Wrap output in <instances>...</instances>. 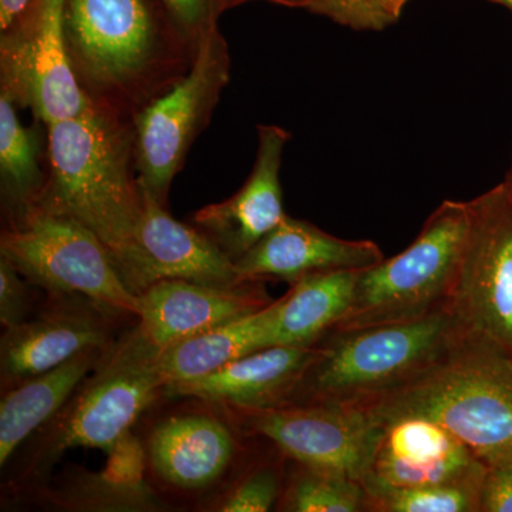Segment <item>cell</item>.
<instances>
[{
  "label": "cell",
  "instance_id": "obj_1",
  "mask_svg": "<svg viewBox=\"0 0 512 512\" xmlns=\"http://www.w3.org/2000/svg\"><path fill=\"white\" fill-rule=\"evenodd\" d=\"M45 127L46 184L35 210L64 215L90 229L131 292L140 295L151 282L137 241L143 194L133 119L90 103L79 116Z\"/></svg>",
  "mask_w": 512,
  "mask_h": 512
},
{
  "label": "cell",
  "instance_id": "obj_2",
  "mask_svg": "<svg viewBox=\"0 0 512 512\" xmlns=\"http://www.w3.org/2000/svg\"><path fill=\"white\" fill-rule=\"evenodd\" d=\"M63 33L84 96L133 120L190 73L200 49L161 0H64Z\"/></svg>",
  "mask_w": 512,
  "mask_h": 512
},
{
  "label": "cell",
  "instance_id": "obj_3",
  "mask_svg": "<svg viewBox=\"0 0 512 512\" xmlns=\"http://www.w3.org/2000/svg\"><path fill=\"white\" fill-rule=\"evenodd\" d=\"M357 406L383 426L406 417L433 421L488 466L512 453V356L466 330L419 376Z\"/></svg>",
  "mask_w": 512,
  "mask_h": 512
},
{
  "label": "cell",
  "instance_id": "obj_4",
  "mask_svg": "<svg viewBox=\"0 0 512 512\" xmlns=\"http://www.w3.org/2000/svg\"><path fill=\"white\" fill-rule=\"evenodd\" d=\"M156 355L137 329L111 343L60 412L33 434L10 481L13 490L39 488L69 450L97 448L110 456L126 443L138 417L165 396Z\"/></svg>",
  "mask_w": 512,
  "mask_h": 512
},
{
  "label": "cell",
  "instance_id": "obj_5",
  "mask_svg": "<svg viewBox=\"0 0 512 512\" xmlns=\"http://www.w3.org/2000/svg\"><path fill=\"white\" fill-rule=\"evenodd\" d=\"M466 330L446 306L421 318L330 332L286 404L369 402L429 369Z\"/></svg>",
  "mask_w": 512,
  "mask_h": 512
},
{
  "label": "cell",
  "instance_id": "obj_6",
  "mask_svg": "<svg viewBox=\"0 0 512 512\" xmlns=\"http://www.w3.org/2000/svg\"><path fill=\"white\" fill-rule=\"evenodd\" d=\"M468 231V201H444L409 247L360 272L350 308L332 332L403 322L446 308Z\"/></svg>",
  "mask_w": 512,
  "mask_h": 512
},
{
  "label": "cell",
  "instance_id": "obj_7",
  "mask_svg": "<svg viewBox=\"0 0 512 512\" xmlns=\"http://www.w3.org/2000/svg\"><path fill=\"white\" fill-rule=\"evenodd\" d=\"M0 255L49 295L82 296L117 315L138 318L140 298L124 282L110 252L72 218L35 210L3 225Z\"/></svg>",
  "mask_w": 512,
  "mask_h": 512
},
{
  "label": "cell",
  "instance_id": "obj_8",
  "mask_svg": "<svg viewBox=\"0 0 512 512\" xmlns=\"http://www.w3.org/2000/svg\"><path fill=\"white\" fill-rule=\"evenodd\" d=\"M229 79V47L217 26L201 40L190 73L134 117L138 185L164 207L175 175L210 124Z\"/></svg>",
  "mask_w": 512,
  "mask_h": 512
},
{
  "label": "cell",
  "instance_id": "obj_9",
  "mask_svg": "<svg viewBox=\"0 0 512 512\" xmlns=\"http://www.w3.org/2000/svg\"><path fill=\"white\" fill-rule=\"evenodd\" d=\"M241 430L274 443L293 463L365 483L386 427L365 407L299 403L269 409H224Z\"/></svg>",
  "mask_w": 512,
  "mask_h": 512
},
{
  "label": "cell",
  "instance_id": "obj_10",
  "mask_svg": "<svg viewBox=\"0 0 512 512\" xmlns=\"http://www.w3.org/2000/svg\"><path fill=\"white\" fill-rule=\"evenodd\" d=\"M468 207L466 252L448 306L467 330L512 356V191L503 181Z\"/></svg>",
  "mask_w": 512,
  "mask_h": 512
},
{
  "label": "cell",
  "instance_id": "obj_11",
  "mask_svg": "<svg viewBox=\"0 0 512 512\" xmlns=\"http://www.w3.org/2000/svg\"><path fill=\"white\" fill-rule=\"evenodd\" d=\"M64 0H33L23 18L0 33V94L39 123L79 116L90 101L66 55Z\"/></svg>",
  "mask_w": 512,
  "mask_h": 512
},
{
  "label": "cell",
  "instance_id": "obj_12",
  "mask_svg": "<svg viewBox=\"0 0 512 512\" xmlns=\"http://www.w3.org/2000/svg\"><path fill=\"white\" fill-rule=\"evenodd\" d=\"M35 318L5 330L0 339L2 392L42 375L90 349L109 348L113 320L107 311L82 296L50 295Z\"/></svg>",
  "mask_w": 512,
  "mask_h": 512
},
{
  "label": "cell",
  "instance_id": "obj_13",
  "mask_svg": "<svg viewBox=\"0 0 512 512\" xmlns=\"http://www.w3.org/2000/svg\"><path fill=\"white\" fill-rule=\"evenodd\" d=\"M258 146L251 174L228 200L210 204L194 214L195 227L238 261L285 220L281 168L291 133L274 124L256 127Z\"/></svg>",
  "mask_w": 512,
  "mask_h": 512
},
{
  "label": "cell",
  "instance_id": "obj_14",
  "mask_svg": "<svg viewBox=\"0 0 512 512\" xmlns=\"http://www.w3.org/2000/svg\"><path fill=\"white\" fill-rule=\"evenodd\" d=\"M141 447L157 483L185 494L204 493L220 483L239 450L231 424L200 410L158 421Z\"/></svg>",
  "mask_w": 512,
  "mask_h": 512
},
{
  "label": "cell",
  "instance_id": "obj_15",
  "mask_svg": "<svg viewBox=\"0 0 512 512\" xmlns=\"http://www.w3.org/2000/svg\"><path fill=\"white\" fill-rule=\"evenodd\" d=\"M138 298L136 329L157 352L229 320L261 311L274 302L261 281L201 285L161 279Z\"/></svg>",
  "mask_w": 512,
  "mask_h": 512
},
{
  "label": "cell",
  "instance_id": "obj_16",
  "mask_svg": "<svg viewBox=\"0 0 512 512\" xmlns=\"http://www.w3.org/2000/svg\"><path fill=\"white\" fill-rule=\"evenodd\" d=\"M384 427L365 483L410 488L483 480L487 466L439 424L406 417Z\"/></svg>",
  "mask_w": 512,
  "mask_h": 512
},
{
  "label": "cell",
  "instance_id": "obj_17",
  "mask_svg": "<svg viewBox=\"0 0 512 512\" xmlns=\"http://www.w3.org/2000/svg\"><path fill=\"white\" fill-rule=\"evenodd\" d=\"M320 346L274 345L217 372L165 387V397H188L222 409H269L291 400Z\"/></svg>",
  "mask_w": 512,
  "mask_h": 512
},
{
  "label": "cell",
  "instance_id": "obj_18",
  "mask_svg": "<svg viewBox=\"0 0 512 512\" xmlns=\"http://www.w3.org/2000/svg\"><path fill=\"white\" fill-rule=\"evenodd\" d=\"M382 249L372 241L333 237L311 222L288 217L235 261L241 281L279 278L295 284L320 272L363 271L379 264Z\"/></svg>",
  "mask_w": 512,
  "mask_h": 512
},
{
  "label": "cell",
  "instance_id": "obj_19",
  "mask_svg": "<svg viewBox=\"0 0 512 512\" xmlns=\"http://www.w3.org/2000/svg\"><path fill=\"white\" fill-rule=\"evenodd\" d=\"M143 194L137 241L151 285L181 279L201 285L239 284L235 261L201 229L174 220L167 207Z\"/></svg>",
  "mask_w": 512,
  "mask_h": 512
},
{
  "label": "cell",
  "instance_id": "obj_20",
  "mask_svg": "<svg viewBox=\"0 0 512 512\" xmlns=\"http://www.w3.org/2000/svg\"><path fill=\"white\" fill-rule=\"evenodd\" d=\"M114 464L99 473L72 467L56 485L36 488L37 501L64 512H157L168 505L143 477V447L128 439L110 454Z\"/></svg>",
  "mask_w": 512,
  "mask_h": 512
},
{
  "label": "cell",
  "instance_id": "obj_21",
  "mask_svg": "<svg viewBox=\"0 0 512 512\" xmlns=\"http://www.w3.org/2000/svg\"><path fill=\"white\" fill-rule=\"evenodd\" d=\"M279 299L261 311L229 320L157 352L156 366L165 387L210 375L222 367L274 346Z\"/></svg>",
  "mask_w": 512,
  "mask_h": 512
},
{
  "label": "cell",
  "instance_id": "obj_22",
  "mask_svg": "<svg viewBox=\"0 0 512 512\" xmlns=\"http://www.w3.org/2000/svg\"><path fill=\"white\" fill-rule=\"evenodd\" d=\"M107 349L86 350L55 369L2 392L0 466L5 467L18 448L60 412L77 386L99 365Z\"/></svg>",
  "mask_w": 512,
  "mask_h": 512
},
{
  "label": "cell",
  "instance_id": "obj_23",
  "mask_svg": "<svg viewBox=\"0 0 512 512\" xmlns=\"http://www.w3.org/2000/svg\"><path fill=\"white\" fill-rule=\"evenodd\" d=\"M360 272H320L292 284L279 299L274 345H318L348 312Z\"/></svg>",
  "mask_w": 512,
  "mask_h": 512
},
{
  "label": "cell",
  "instance_id": "obj_24",
  "mask_svg": "<svg viewBox=\"0 0 512 512\" xmlns=\"http://www.w3.org/2000/svg\"><path fill=\"white\" fill-rule=\"evenodd\" d=\"M16 104L0 94V200L3 225L16 224L35 210L46 184L39 124L23 126Z\"/></svg>",
  "mask_w": 512,
  "mask_h": 512
},
{
  "label": "cell",
  "instance_id": "obj_25",
  "mask_svg": "<svg viewBox=\"0 0 512 512\" xmlns=\"http://www.w3.org/2000/svg\"><path fill=\"white\" fill-rule=\"evenodd\" d=\"M276 510L286 512L370 511L365 485L340 474L295 463L285 476Z\"/></svg>",
  "mask_w": 512,
  "mask_h": 512
},
{
  "label": "cell",
  "instance_id": "obj_26",
  "mask_svg": "<svg viewBox=\"0 0 512 512\" xmlns=\"http://www.w3.org/2000/svg\"><path fill=\"white\" fill-rule=\"evenodd\" d=\"M484 480V478H483ZM481 481L397 488L365 483L370 511L480 512Z\"/></svg>",
  "mask_w": 512,
  "mask_h": 512
},
{
  "label": "cell",
  "instance_id": "obj_27",
  "mask_svg": "<svg viewBox=\"0 0 512 512\" xmlns=\"http://www.w3.org/2000/svg\"><path fill=\"white\" fill-rule=\"evenodd\" d=\"M285 473L281 463L268 461L248 468L235 478L205 511L266 512L274 510L284 490Z\"/></svg>",
  "mask_w": 512,
  "mask_h": 512
},
{
  "label": "cell",
  "instance_id": "obj_28",
  "mask_svg": "<svg viewBox=\"0 0 512 512\" xmlns=\"http://www.w3.org/2000/svg\"><path fill=\"white\" fill-rule=\"evenodd\" d=\"M308 10L355 30L377 32L394 23L376 0H312Z\"/></svg>",
  "mask_w": 512,
  "mask_h": 512
},
{
  "label": "cell",
  "instance_id": "obj_29",
  "mask_svg": "<svg viewBox=\"0 0 512 512\" xmlns=\"http://www.w3.org/2000/svg\"><path fill=\"white\" fill-rule=\"evenodd\" d=\"M29 289L15 265L0 255V323L9 329L29 319Z\"/></svg>",
  "mask_w": 512,
  "mask_h": 512
},
{
  "label": "cell",
  "instance_id": "obj_30",
  "mask_svg": "<svg viewBox=\"0 0 512 512\" xmlns=\"http://www.w3.org/2000/svg\"><path fill=\"white\" fill-rule=\"evenodd\" d=\"M168 12L195 40L201 43L211 29L217 28L220 16L215 0H161Z\"/></svg>",
  "mask_w": 512,
  "mask_h": 512
},
{
  "label": "cell",
  "instance_id": "obj_31",
  "mask_svg": "<svg viewBox=\"0 0 512 512\" xmlns=\"http://www.w3.org/2000/svg\"><path fill=\"white\" fill-rule=\"evenodd\" d=\"M480 512H512V453L488 464L481 485Z\"/></svg>",
  "mask_w": 512,
  "mask_h": 512
},
{
  "label": "cell",
  "instance_id": "obj_32",
  "mask_svg": "<svg viewBox=\"0 0 512 512\" xmlns=\"http://www.w3.org/2000/svg\"><path fill=\"white\" fill-rule=\"evenodd\" d=\"M33 0H0V33L15 26L28 12Z\"/></svg>",
  "mask_w": 512,
  "mask_h": 512
},
{
  "label": "cell",
  "instance_id": "obj_33",
  "mask_svg": "<svg viewBox=\"0 0 512 512\" xmlns=\"http://www.w3.org/2000/svg\"><path fill=\"white\" fill-rule=\"evenodd\" d=\"M215 2H217L218 16L221 18V16L224 15L227 10L237 8V6L244 5V3L254 2V0H215ZM265 2L286 6V8L309 9L312 0H265Z\"/></svg>",
  "mask_w": 512,
  "mask_h": 512
},
{
  "label": "cell",
  "instance_id": "obj_34",
  "mask_svg": "<svg viewBox=\"0 0 512 512\" xmlns=\"http://www.w3.org/2000/svg\"><path fill=\"white\" fill-rule=\"evenodd\" d=\"M409 2L410 0H376L379 8L382 9L394 23L402 16L403 9L406 8Z\"/></svg>",
  "mask_w": 512,
  "mask_h": 512
},
{
  "label": "cell",
  "instance_id": "obj_35",
  "mask_svg": "<svg viewBox=\"0 0 512 512\" xmlns=\"http://www.w3.org/2000/svg\"><path fill=\"white\" fill-rule=\"evenodd\" d=\"M488 2L497 3V5L504 6V8L510 9L512 12V0H488Z\"/></svg>",
  "mask_w": 512,
  "mask_h": 512
},
{
  "label": "cell",
  "instance_id": "obj_36",
  "mask_svg": "<svg viewBox=\"0 0 512 512\" xmlns=\"http://www.w3.org/2000/svg\"><path fill=\"white\" fill-rule=\"evenodd\" d=\"M504 183L510 187V190L512 191V158H511V165L510 170H508L507 175H505Z\"/></svg>",
  "mask_w": 512,
  "mask_h": 512
}]
</instances>
